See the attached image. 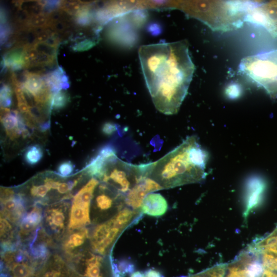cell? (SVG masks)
Listing matches in <instances>:
<instances>
[{"label": "cell", "instance_id": "1", "mask_svg": "<svg viewBox=\"0 0 277 277\" xmlns=\"http://www.w3.org/2000/svg\"><path fill=\"white\" fill-rule=\"evenodd\" d=\"M138 56L156 109L166 115L176 113L195 70L187 41L143 45Z\"/></svg>", "mask_w": 277, "mask_h": 277}, {"label": "cell", "instance_id": "2", "mask_svg": "<svg viewBox=\"0 0 277 277\" xmlns=\"http://www.w3.org/2000/svg\"><path fill=\"white\" fill-rule=\"evenodd\" d=\"M208 160V153L192 135L163 157L146 164L147 177L163 188L200 182L206 177Z\"/></svg>", "mask_w": 277, "mask_h": 277}, {"label": "cell", "instance_id": "3", "mask_svg": "<svg viewBox=\"0 0 277 277\" xmlns=\"http://www.w3.org/2000/svg\"><path fill=\"white\" fill-rule=\"evenodd\" d=\"M177 8L215 31L241 27L245 20V1H196L176 3Z\"/></svg>", "mask_w": 277, "mask_h": 277}, {"label": "cell", "instance_id": "4", "mask_svg": "<svg viewBox=\"0 0 277 277\" xmlns=\"http://www.w3.org/2000/svg\"><path fill=\"white\" fill-rule=\"evenodd\" d=\"M239 70L277 99V49L244 57Z\"/></svg>", "mask_w": 277, "mask_h": 277}, {"label": "cell", "instance_id": "5", "mask_svg": "<svg viewBox=\"0 0 277 277\" xmlns=\"http://www.w3.org/2000/svg\"><path fill=\"white\" fill-rule=\"evenodd\" d=\"M104 157L105 164L99 180L109 184L123 195L126 194L142 178L146 177L145 164L135 165L127 163L117 158L116 154Z\"/></svg>", "mask_w": 277, "mask_h": 277}, {"label": "cell", "instance_id": "6", "mask_svg": "<svg viewBox=\"0 0 277 277\" xmlns=\"http://www.w3.org/2000/svg\"><path fill=\"white\" fill-rule=\"evenodd\" d=\"M1 253V273L9 277H36L43 267L24 249H10Z\"/></svg>", "mask_w": 277, "mask_h": 277}, {"label": "cell", "instance_id": "7", "mask_svg": "<svg viewBox=\"0 0 277 277\" xmlns=\"http://www.w3.org/2000/svg\"><path fill=\"white\" fill-rule=\"evenodd\" d=\"M245 21L260 26L277 38V1H245Z\"/></svg>", "mask_w": 277, "mask_h": 277}, {"label": "cell", "instance_id": "8", "mask_svg": "<svg viewBox=\"0 0 277 277\" xmlns=\"http://www.w3.org/2000/svg\"><path fill=\"white\" fill-rule=\"evenodd\" d=\"M123 230L112 217L97 226L90 239L93 250L99 254H106Z\"/></svg>", "mask_w": 277, "mask_h": 277}, {"label": "cell", "instance_id": "9", "mask_svg": "<svg viewBox=\"0 0 277 277\" xmlns=\"http://www.w3.org/2000/svg\"><path fill=\"white\" fill-rule=\"evenodd\" d=\"M164 189L157 182L149 177L142 178L124 196V202L133 210L141 207L147 194Z\"/></svg>", "mask_w": 277, "mask_h": 277}, {"label": "cell", "instance_id": "10", "mask_svg": "<svg viewBox=\"0 0 277 277\" xmlns=\"http://www.w3.org/2000/svg\"><path fill=\"white\" fill-rule=\"evenodd\" d=\"M74 266L72 268L84 277H104L103 259L92 253H81L72 258Z\"/></svg>", "mask_w": 277, "mask_h": 277}, {"label": "cell", "instance_id": "11", "mask_svg": "<svg viewBox=\"0 0 277 277\" xmlns=\"http://www.w3.org/2000/svg\"><path fill=\"white\" fill-rule=\"evenodd\" d=\"M68 209L66 203L51 205L46 208L44 217L48 231L57 236L64 233L66 225L69 223Z\"/></svg>", "mask_w": 277, "mask_h": 277}, {"label": "cell", "instance_id": "12", "mask_svg": "<svg viewBox=\"0 0 277 277\" xmlns=\"http://www.w3.org/2000/svg\"><path fill=\"white\" fill-rule=\"evenodd\" d=\"M1 216L11 223L17 224L25 214L26 202L22 194H18L1 201Z\"/></svg>", "mask_w": 277, "mask_h": 277}, {"label": "cell", "instance_id": "13", "mask_svg": "<svg viewBox=\"0 0 277 277\" xmlns=\"http://www.w3.org/2000/svg\"><path fill=\"white\" fill-rule=\"evenodd\" d=\"M36 277H83L68 266L58 255L45 263Z\"/></svg>", "mask_w": 277, "mask_h": 277}, {"label": "cell", "instance_id": "14", "mask_svg": "<svg viewBox=\"0 0 277 277\" xmlns=\"http://www.w3.org/2000/svg\"><path fill=\"white\" fill-rule=\"evenodd\" d=\"M31 210L25 213L20 221L18 236L21 240L26 239L31 233H34L43 218L42 208L35 204Z\"/></svg>", "mask_w": 277, "mask_h": 277}, {"label": "cell", "instance_id": "15", "mask_svg": "<svg viewBox=\"0 0 277 277\" xmlns=\"http://www.w3.org/2000/svg\"><path fill=\"white\" fill-rule=\"evenodd\" d=\"M168 204L165 197L158 193H150L145 197L141 206L143 213L152 216H160L167 210Z\"/></svg>", "mask_w": 277, "mask_h": 277}, {"label": "cell", "instance_id": "16", "mask_svg": "<svg viewBox=\"0 0 277 277\" xmlns=\"http://www.w3.org/2000/svg\"><path fill=\"white\" fill-rule=\"evenodd\" d=\"M3 58L4 66L13 71L29 67L24 45H17L7 52Z\"/></svg>", "mask_w": 277, "mask_h": 277}, {"label": "cell", "instance_id": "17", "mask_svg": "<svg viewBox=\"0 0 277 277\" xmlns=\"http://www.w3.org/2000/svg\"><path fill=\"white\" fill-rule=\"evenodd\" d=\"M265 188L264 181L255 177L250 180L247 185V194L244 217L246 219L251 210L256 207L261 201Z\"/></svg>", "mask_w": 277, "mask_h": 277}, {"label": "cell", "instance_id": "18", "mask_svg": "<svg viewBox=\"0 0 277 277\" xmlns=\"http://www.w3.org/2000/svg\"><path fill=\"white\" fill-rule=\"evenodd\" d=\"M68 228L74 230L90 224V207L72 202Z\"/></svg>", "mask_w": 277, "mask_h": 277}, {"label": "cell", "instance_id": "19", "mask_svg": "<svg viewBox=\"0 0 277 277\" xmlns=\"http://www.w3.org/2000/svg\"><path fill=\"white\" fill-rule=\"evenodd\" d=\"M43 79L53 94L69 87L68 77L62 67H59L47 73Z\"/></svg>", "mask_w": 277, "mask_h": 277}, {"label": "cell", "instance_id": "20", "mask_svg": "<svg viewBox=\"0 0 277 277\" xmlns=\"http://www.w3.org/2000/svg\"><path fill=\"white\" fill-rule=\"evenodd\" d=\"M66 239L63 244L64 250L72 256L81 246H83L89 238L88 230L86 228L76 229Z\"/></svg>", "mask_w": 277, "mask_h": 277}, {"label": "cell", "instance_id": "21", "mask_svg": "<svg viewBox=\"0 0 277 277\" xmlns=\"http://www.w3.org/2000/svg\"><path fill=\"white\" fill-rule=\"evenodd\" d=\"M44 85L43 77L38 73L28 71L26 80L23 84L22 88L34 96L39 92Z\"/></svg>", "mask_w": 277, "mask_h": 277}, {"label": "cell", "instance_id": "22", "mask_svg": "<svg viewBox=\"0 0 277 277\" xmlns=\"http://www.w3.org/2000/svg\"><path fill=\"white\" fill-rule=\"evenodd\" d=\"M251 245L259 250L277 254V231H273L266 237Z\"/></svg>", "mask_w": 277, "mask_h": 277}, {"label": "cell", "instance_id": "23", "mask_svg": "<svg viewBox=\"0 0 277 277\" xmlns=\"http://www.w3.org/2000/svg\"><path fill=\"white\" fill-rule=\"evenodd\" d=\"M43 151L38 145H33L28 147L24 153V160L30 165L37 164L42 159Z\"/></svg>", "mask_w": 277, "mask_h": 277}, {"label": "cell", "instance_id": "24", "mask_svg": "<svg viewBox=\"0 0 277 277\" xmlns=\"http://www.w3.org/2000/svg\"><path fill=\"white\" fill-rule=\"evenodd\" d=\"M252 247L259 252L264 266L277 273V254L268 251L259 250Z\"/></svg>", "mask_w": 277, "mask_h": 277}, {"label": "cell", "instance_id": "25", "mask_svg": "<svg viewBox=\"0 0 277 277\" xmlns=\"http://www.w3.org/2000/svg\"><path fill=\"white\" fill-rule=\"evenodd\" d=\"M69 97L68 93L64 90H61L53 94L51 102V108L59 110L64 108L68 104Z\"/></svg>", "mask_w": 277, "mask_h": 277}, {"label": "cell", "instance_id": "26", "mask_svg": "<svg viewBox=\"0 0 277 277\" xmlns=\"http://www.w3.org/2000/svg\"><path fill=\"white\" fill-rule=\"evenodd\" d=\"M17 111L13 110L4 117L1 118L6 132L13 130L18 127Z\"/></svg>", "mask_w": 277, "mask_h": 277}, {"label": "cell", "instance_id": "27", "mask_svg": "<svg viewBox=\"0 0 277 277\" xmlns=\"http://www.w3.org/2000/svg\"><path fill=\"white\" fill-rule=\"evenodd\" d=\"M227 264H221L192 277H224Z\"/></svg>", "mask_w": 277, "mask_h": 277}, {"label": "cell", "instance_id": "28", "mask_svg": "<svg viewBox=\"0 0 277 277\" xmlns=\"http://www.w3.org/2000/svg\"><path fill=\"white\" fill-rule=\"evenodd\" d=\"M12 92L10 87L3 84L1 88V105L2 108H8L11 105Z\"/></svg>", "mask_w": 277, "mask_h": 277}, {"label": "cell", "instance_id": "29", "mask_svg": "<svg viewBox=\"0 0 277 277\" xmlns=\"http://www.w3.org/2000/svg\"><path fill=\"white\" fill-rule=\"evenodd\" d=\"M33 46L38 53L55 57L57 47L50 46L45 43H36Z\"/></svg>", "mask_w": 277, "mask_h": 277}, {"label": "cell", "instance_id": "30", "mask_svg": "<svg viewBox=\"0 0 277 277\" xmlns=\"http://www.w3.org/2000/svg\"><path fill=\"white\" fill-rule=\"evenodd\" d=\"M73 168V165L70 161H65L60 164L57 172L61 176H67L72 173Z\"/></svg>", "mask_w": 277, "mask_h": 277}, {"label": "cell", "instance_id": "31", "mask_svg": "<svg viewBox=\"0 0 277 277\" xmlns=\"http://www.w3.org/2000/svg\"><path fill=\"white\" fill-rule=\"evenodd\" d=\"M95 44L94 41L89 39H85L76 44L73 47V49L76 51H83L89 49Z\"/></svg>", "mask_w": 277, "mask_h": 277}, {"label": "cell", "instance_id": "32", "mask_svg": "<svg viewBox=\"0 0 277 277\" xmlns=\"http://www.w3.org/2000/svg\"><path fill=\"white\" fill-rule=\"evenodd\" d=\"M102 130L105 134L110 135L116 130V127L113 123L107 122L104 124Z\"/></svg>", "mask_w": 277, "mask_h": 277}, {"label": "cell", "instance_id": "33", "mask_svg": "<svg viewBox=\"0 0 277 277\" xmlns=\"http://www.w3.org/2000/svg\"><path fill=\"white\" fill-rule=\"evenodd\" d=\"M14 195V192L11 188L4 187L1 188V201L8 199Z\"/></svg>", "mask_w": 277, "mask_h": 277}, {"label": "cell", "instance_id": "34", "mask_svg": "<svg viewBox=\"0 0 277 277\" xmlns=\"http://www.w3.org/2000/svg\"><path fill=\"white\" fill-rule=\"evenodd\" d=\"M145 277H163V275L157 270L149 269L145 273Z\"/></svg>", "mask_w": 277, "mask_h": 277}, {"label": "cell", "instance_id": "35", "mask_svg": "<svg viewBox=\"0 0 277 277\" xmlns=\"http://www.w3.org/2000/svg\"><path fill=\"white\" fill-rule=\"evenodd\" d=\"M262 277H277V273L264 267V270Z\"/></svg>", "mask_w": 277, "mask_h": 277}, {"label": "cell", "instance_id": "36", "mask_svg": "<svg viewBox=\"0 0 277 277\" xmlns=\"http://www.w3.org/2000/svg\"><path fill=\"white\" fill-rule=\"evenodd\" d=\"M130 277H145L144 273L140 271H135L131 274Z\"/></svg>", "mask_w": 277, "mask_h": 277}, {"label": "cell", "instance_id": "37", "mask_svg": "<svg viewBox=\"0 0 277 277\" xmlns=\"http://www.w3.org/2000/svg\"><path fill=\"white\" fill-rule=\"evenodd\" d=\"M22 135L24 138H27L30 136V133L28 129H26L22 132Z\"/></svg>", "mask_w": 277, "mask_h": 277}, {"label": "cell", "instance_id": "38", "mask_svg": "<svg viewBox=\"0 0 277 277\" xmlns=\"http://www.w3.org/2000/svg\"><path fill=\"white\" fill-rule=\"evenodd\" d=\"M273 231H277V227H276V228Z\"/></svg>", "mask_w": 277, "mask_h": 277}]
</instances>
